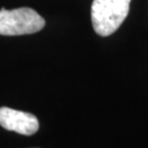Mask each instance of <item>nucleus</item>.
<instances>
[{"label": "nucleus", "mask_w": 148, "mask_h": 148, "mask_svg": "<svg viewBox=\"0 0 148 148\" xmlns=\"http://www.w3.org/2000/svg\"><path fill=\"white\" fill-rule=\"evenodd\" d=\"M131 0H93L91 21L95 33L109 36L116 31L126 19Z\"/></svg>", "instance_id": "nucleus-1"}, {"label": "nucleus", "mask_w": 148, "mask_h": 148, "mask_svg": "<svg viewBox=\"0 0 148 148\" xmlns=\"http://www.w3.org/2000/svg\"><path fill=\"white\" fill-rule=\"evenodd\" d=\"M45 20L31 8H18L13 10L0 9V35L16 36L33 34L41 31Z\"/></svg>", "instance_id": "nucleus-2"}, {"label": "nucleus", "mask_w": 148, "mask_h": 148, "mask_svg": "<svg viewBox=\"0 0 148 148\" xmlns=\"http://www.w3.org/2000/svg\"><path fill=\"white\" fill-rule=\"evenodd\" d=\"M0 125L5 130L25 136L35 134L40 126L35 115L7 106L0 108Z\"/></svg>", "instance_id": "nucleus-3"}]
</instances>
